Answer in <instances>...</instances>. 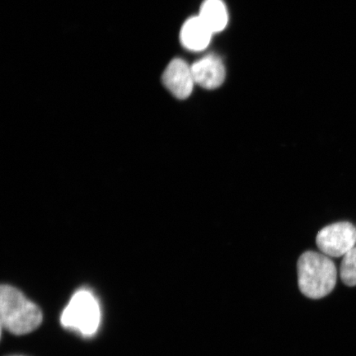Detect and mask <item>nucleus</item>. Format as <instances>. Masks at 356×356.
<instances>
[{
    "label": "nucleus",
    "mask_w": 356,
    "mask_h": 356,
    "mask_svg": "<svg viewBox=\"0 0 356 356\" xmlns=\"http://www.w3.org/2000/svg\"><path fill=\"white\" fill-rule=\"evenodd\" d=\"M41 309L19 289L2 284L0 288V323L15 335L33 332L42 323Z\"/></svg>",
    "instance_id": "1"
},
{
    "label": "nucleus",
    "mask_w": 356,
    "mask_h": 356,
    "mask_svg": "<svg viewBox=\"0 0 356 356\" xmlns=\"http://www.w3.org/2000/svg\"><path fill=\"white\" fill-rule=\"evenodd\" d=\"M298 280L302 295L319 300L336 286L337 270L331 258L322 252L308 251L298 261Z\"/></svg>",
    "instance_id": "2"
},
{
    "label": "nucleus",
    "mask_w": 356,
    "mask_h": 356,
    "mask_svg": "<svg viewBox=\"0 0 356 356\" xmlns=\"http://www.w3.org/2000/svg\"><path fill=\"white\" fill-rule=\"evenodd\" d=\"M60 322L62 326L83 336L95 335L99 327L101 310L92 293L87 289H80L75 293L62 313Z\"/></svg>",
    "instance_id": "3"
},
{
    "label": "nucleus",
    "mask_w": 356,
    "mask_h": 356,
    "mask_svg": "<svg viewBox=\"0 0 356 356\" xmlns=\"http://www.w3.org/2000/svg\"><path fill=\"white\" fill-rule=\"evenodd\" d=\"M319 250L329 257H341L356 246V227L338 222L325 227L316 238Z\"/></svg>",
    "instance_id": "4"
},
{
    "label": "nucleus",
    "mask_w": 356,
    "mask_h": 356,
    "mask_svg": "<svg viewBox=\"0 0 356 356\" xmlns=\"http://www.w3.org/2000/svg\"><path fill=\"white\" fill-rule=\"evenodd\" d=\"M162 80L168 90L181 100L190 97L195 84L191 66L181 59L172 60L168 64Z\"/></svg>",
    "instance_id": "5"
},
{
    "label": "nucleus",
    "mask_w": 356,
    "mask_h": 356,
    "mask_svg": "<svg viewBox=\"0 0 356 356\" xmlns=\"http://www.w3.org/2000/svg\"><path fill=\"white\" fill-rule=\"evenodd\" d=\"M195 82L206 89L219 88L225 79V68L219 57L208 55L191 65Z\"/></svg>",
    "instance_id": "6"
},
{
    "label": "nucleus",
    "mask_w": 356,
    "mask_h": 356,
    "mask_svg": "<svg viewBox=\"0 0 356 356\" xmlns=\"http://www.w3.org/2000/svg\"><path fill=\"white\" fill-rule=\"evenodd\" d=\"M213 33L199 16L191 17L182 26L180 38L190 51H203L210 44Z\"/></svg>",
    "instance_id": "7"
},
{
    "label": "nucleus",
    "mask_w": 356,
    "mask_h": 356,
    "mask_svg": "<svg viewBox=\"0 0 356 356\" xmlns=\"http://www.w3.org/2000/svg\"><path fill=\"white\" fill-rule=\"evenodd\" d=\"M199 17L213 33L221 32L228 24V12L221 0H206L200 8Z\"/></svg>",
    "instance_id": "8"
},
{
    "label": "nucleus",
    "mask_w": 356,
    "mask_h": 356,
    "mask_svg": "<svg viewBox=\"0 0 356 356\" xmlns=\"http://www.w3.org/2000/svg\"><path fill=\"white\" fill-rule=\"evenodd\" d=\"M341 261L340 275L347 286H356V246L346 253Z\"/></svg>",
    "instance_id": "9"
},
{
    "label": "nucleus",
    "mask_w": 356,
    "mask_h": 356,
    "mask_svg": "<svg viewBox=\"0 0 356 356\" xmlns=\"http://www.w3.org/2000/svg\"><path fill=\"white\" fill-rule=\"evenodd\" d=\"M12 356H22V355H12Z\"/></svg>",
    "instance_id": "10"
}]
</instances>
